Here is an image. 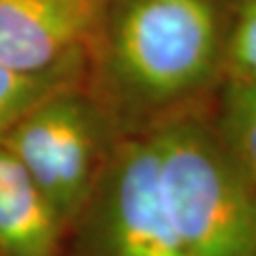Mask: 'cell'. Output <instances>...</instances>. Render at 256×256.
<instances>
[{"instance_id":"3","label":"cell","mask_w":256,"mask_h":256,"mask_svg":"<svg viewBox=\"0 0 256 256\" xmlns=\"http://www.w3.org/2000/svg\"><path fill=\"white\" fill-rule=\"evenodd\" d=\"M82 84L38 101L0 138L70 230L120 140Z\"/></svg>"},{"instance_id":"10","label":"cell","mask_w":256,"mask_h":256,"mask_svg":"<svg viewBox=\"0 0 256 256\" xmlns=\"http://www.w3.org/2000/svg\"><path fill=\"white\" fill-rule=\"evenodd\" d=\"M252 256H256V248H254V252H252Z\"/></svg>"},{"instance_id":"5","label":"cell","mask_w":256,"mask_h":256,"mask_svg":"<svg viewBox=\"0 0 256 256\" xmlns=\"http://www.w3.org/2000/svg\"><path fill=\"white\" fill-rule=\"evenodd\" d=\"M110 0H0V63L25 74H78Z\"/></svg>"},{"instance_id":"1","label":"cell","mask_w":256,"mask_h":256,"mask_svg":"<svg viewBox=\"0 0 256 256\" xmlns=\"http://www.w3.org/2000/svg\"><path fill=\"white\" fill-rule=\"evenodd\" d=\"M232 0H110L84 88L124 135L210 110L224 84Z\"/></svg>"},{"instance_id":"8","label":"cell","mask_w":256,"mask_h":256,"mask_svg":"<svg viewBox=\"0 0 256 256\" xmlns=\"http://www.w3.org/2000/svg\"><path fill=\"white\" fill-rule=\"evenodd\" d=\"M82 84L78 74H25L0 63V138L38 101L66 86Z\"/></svg>"},{"instance_id":"2","label":"cell","mask_w":256,"mask_h":256,"mask_svg":"<svg viewBox=\"0 0 256 256\" xmlns=\"http://www.w3.org/2000/svg\"><path fill=\"white\" fill-rule=\"evenodd\" d=\"M142 133L154 144L165 203L190 256H252L256 190L222 146L209 110Z\"/></svg>"},{"instance_id":"4","label":"cell","mask_w":256,"mask_h":256,"mask_svg":"<svg viewBox=\"0 0 256 256\" xmlns=\"http://www.w3.org/2000/svg\"><path fill=\"white\" fill-rule=\"evenodd\" d=\"M64 256H190L167 209L146 133L120 137L68 230Z\"/></svg>"},{"instance_id":"9","label":"cell","mask_w":256,"mask_h":256,"mask_svg":"<svg viewBox=\"0 0 256 256\" xmlns=\"http://www.w3.org/2000/svg\"><path fill=\"white\" fill-rule=\"evenodd\" d=\"M224 80L256 82V0H232L224 44Z\"/></svg>"},{"instance_id":"7","label":"cell","mask_w":256,"mask_h":256,"mask_svg":"<svg viewBox=\"0 0 256 256\" xmlns=\"http://www.w3.org/2000/svg\"><path fill=\"white\" fill-rule=\"evenodd\" d=\"M209 120L222 146L256 190V82L224 80Z\"/></svg>"},{"instance_id":"6","label":"cell","mask_w":256,"mask_h":256,"mask_svg":"<svg viewBox=\"0 0 256 256\" xmlns=\"http://www.w3.org/2000/svg\"><path fill=\"white\" fill-rule=\"evenodd\" d=\"M68 228L25 167L0 144V256H64Z\"/></svg>"}]
</instances>
